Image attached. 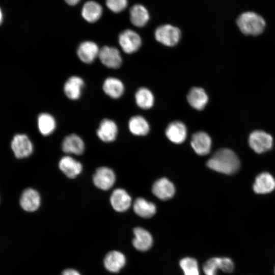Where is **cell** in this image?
I'll list each match as a JSON object with an SVG mask.
<instances>
[{
    "mask_svg": "<svg viewBox=\"0 0 275 275\" xmlns=\"http://www.w3.org/2000/svg\"><path fill=\"white\" fill-rule=\"evenodd\" d=\"M211 170L227 175L235 173L239 169L240 161L232 150L223 148L216 151L206 163Z\"/></svg>",
    "mask_w": 275,
    "mask_h": 275,
    "instance_id": "cell-1",
    "label": "cell"
},
{
    "mask_svg": "<svg viewBox=\"0 0 275 275\" xmlns=\"http://www.w3.org/2000/svg\"><path fill=\"white\" fill-rule=\"evenodd\" d=\"M236 22L241 32L246 35H259L263 32L265 27L263 18L253 12L242 13L238 17Z\"/></svg>",
    "mask_w": 275,
    "mask_h": 275,
    "instance_id": "cell-2",
    "label": "cell"
},
{
    "mask_svg": "<svg viewBox=\"0 0 275 275\" xmlns=\"http://www.w3.org/2000/svg\"><path fill=\"white\" fill-rule=\"evenodd\" d=\"M181 35L179 28L168 24L159 26L154 33L155 38L158 42L170 47L175 46L178 43Z\"/></svg>",
    "mask_w": 275,
    "mask_h": 275,
    "instance_id": "cell-3",
    "label": "cell"
},
{
    "mask_svg": "<svg viewBox=\"0 0 275 275\" xmlns=\"http://www.w3.org/2000/svg\"><path fill=\"white\" fill-rule=\"evenodd\" d=\"M272 141L271 136L262 130L252 132L249 139L251 148L258 153H262L271 149Z\"/></svg>",
    "mask_w": 275,
    "mask_h": 275,
    "instance_id": "cell-4",
    "label": "cell"
},
{
    "mask_svg": "<svg viewBox=\"0 0 275 275\" xmlns=\"http://www.w3.org/2000/svg\"><path fill=\"white\" fill-rule=\"evenodd\" d=\"M119 42L125 53H132L140 48L142 40L140 35L134 31L126 30L120 34Z\"/></svg>",
    "mask_w": 275,
    "mask_h": 275,
    "instance_id": "cell-5",
    "label": "cell"
},
{
    "mask_svg": "<svg viewBox=\"0 0 275 275\" xmlns=\"http://www.w3.org/2000/svg\"><path fill=\"white\" fill-rule=\"evenodd\" d=\"M98 58L104 66L112 69L119 68L122 62L119 50L108 46H104L100 48Z\"/></svg>",
    "mask_w": 275,
    "mask_h": 275,
    "instance_id": "cell-6",
    "label": "cell"
},
{
    "mask_svg": "<svg viewBox=\"0 0 275 275\" xmlns=\"http://www.w3.org/2000/svg\"><path fill=\"white\" fill-rule=\"evenodd\" d=\"M11 146L15 157L17 158L28 157L33 151L32 143L25 134H16L13 137Z\"/></svg>",
    "mask_w": 275,
    "mask_h": 275,
    "instance_id": "cell-7",
    "label": "cell"
},
{
    "mask_svg": "<svg viewBox=\"0 0 275 275\" xmlns=\"http://www.w3.org/2000/svg\"><path fill=\"white\" fill-rule=\"evenodd\" d=\"M115 179L114 171L106 167L97 169L93 177L94 185L102 190H108L111 188L115 183Z\"/></svg>",
    "mask_w": 275,
    "mask_h": 275,
    "instance_id": "cell-8",
    "label": "cell"
},
{
    "mask_svg": "<svg viewBox=\"0 0 275 275\" xmlns=\"http://www.w3.org/2000/svg\"><path fill=\"white\" fill-rule=\"evenodd\" d=\"M190 144L196 153L200 155H205L210 151L211 139L207 133L199 131L192 135Z\"/></svg>",
    "mask_w": 275,
    "mask_h": 275,
    "instance_id": "cell-9",
    "label": "cell"
},
{
    "mask_svg": "<svg viewBox=\"0 0 275 275\" xmlns=\"http://www.w3.org/2000/svg\"><path fill=\"white\" fill-rule=\"evenodd\" d=\"M152 191L158 199L167 200L173 197L175 193V188L174 184L168 179L161 178L154 183Z\"/></svg>",
    "mask_w": 275,
    "mask_h": 275,
    "instance_id": "cell-10",
    "label": "cell"
},
{
    "mask_svg": "<svg viewBox=\"0 0 275 275\" xmlns=\"http://www.w3.org/2000/svg\"><path fill=\"white\" fill-rule=\"evenodd\" d=\"M100 48L94 42L84 41L78 47L77 53L79 59L85 63H92L98 57Z\"/></svg>",
    "mask_w": 275,
    "mask_h": 275,
    "instance_id": "cell-11",
    "label": "cell"
},
{
    "mask_svg": "<svg viewBox=\"0 0 275 275\" xmlns=\"http://www.w3.org/2000/svg\"><path fill=\"white\" fill-rule=\"evenodd\" d=\"M165 133L168 139L172 142L181 144L186 138L187 128L183 122L175 121L168 125Z\"/></svg>",
    "mask_w": 275,
    "mask_h": 275,
    "instance_id": "cell-12",
    "label": "cell"
},
{
    "mask_svg": "<svg viewBox=\"0 0 275 275\" xmlns=\"http://www.w3.org/2000/svg\"><path fill=\"white\" fill-rule=\"evenodd\" d=\"M110 202L114 210L118 212H123L130 206L131 198L124 189L117 188L113 191Z\"/></svg>",
    "mask_w": 275,
    "mask_h": 275,
    "instance_id": "cell-13",
    "label": "cell"
},
{
    "mask_svg": "<svg viewBox=\"0 0 275 275\" xmlns=\"http://www.w3.org/2000/svg\"><path fill=\"white\" fill-rule=\"evenodd\" d=\"M20 204L22 208L26 211H36L40 205L39 193L33 188L25 189L21 195Z\"/></svg>",
    "mask_w": 275,
    "mask_h": 275,
    "instance_id": "cell-14",
    "label": "cell"
},
{
    "mask_svg": "<svg viewBox=\"0 0 275 275\" xmlns=\"http://www.w3.org/2000/svg\"><path fill=\"white\" fill-rule=\"evenodd\" d=\"M126 263L124 255L117 251H112L106 254L103 260L105 268L113 273L119 272Z\"/></svg>",
    "mask_w": 275,
    "mask_h": 275,
    "instance_id": "cell-15",
    "label": "cell"
},
{
    "mask_svg": "<svg viewBox=\"0 0 275 275\" xmlns=\"http://www.w3.org/2000/svg\"><path fill=\"white\" fill-rule=\"evenodd\" d=\"M134 237L132 240L133 246L138 251L145 252L150 249L153 243L151 234L141 227H136L133 229Z\"/></svg>",
    "mask_w": 275,
    "mask_h": 275,
    "instance_id": "cell-16",
    "label": "cell"
},
{
    "mask_svg": "<svg viewBox=\"0 0 275 275\" xmlns=\"http://www.w3.org/2000/svg\"><path fill=\"white\" fill-rule=\"evenodd\" d=\"M118 127L114 121L105 119L101 121L97 130L98 138L104 142L114 141L117 137Z\"/></svg>",
    "mask_w": 275,
    "mask_h": 275,
    "instance_id": "cell-17",
    "label": "cell"
},
{
    "mask_svg": "<svg viewBox=\"0 0 275 275\" xmlns=\"http://www.w3.org/2000/svg\"><path fill=\"white\" fill-rule=\"evenodd\" d=\"M187 100L193 108L201 111L206 105L208 101V96L203 88L193 87L187 94Z\"/></svg>",
    "mask_w": 275,
    "mask_h": 275,
    "instance_id": "cell-18",
    "label": "cell"
},
{
    "mask_svg": "<svg viewBox=\"0 0 275 275\" xmlns=\"http://www.w3.org/2000/svg\"><path fill=\"white\" fill-rule=\"evenodd\" d=\"M275 188V180L268 173L264 172L258 175L253 184L254 191L257 194H264Z\"/></svg>",
    "mask_w": 275,
    "mask_h": 275,
    "instance_id": "cell-19",
    "label": "cell"
},
{
    "mask_svg": "<svg viewBox=\"0 0 275 275\" xmlns=\"http://www.w3.org/2000/svg\"><path fill=\"white\" fill-rule=\"evenodd\" d=\"M60 170L68 178H74L82 171L81 164L70 156L63 157L59 161Z\"/></svg>",
    "mask_w": 275,
    "mask_h": 275,
    "instance_id": "cell-20",
    "label": "cell"
},
{
    "mask_svg": "<svg viewBox=\"0 0 275 275\" xmlns=\"http://www.w3.org/2000/svg\"><path fill=\"white\" fill-rule=\"evenodd\" d=\"M84 86V82L81 77L77 76H71L64 85L65 94L68 98L77 100L81 96Z\"/></svg>",
    "mask_w": 275,
    "mask_h": 275,
    "instance_id": "cell-21",
    "label": "cell"
},
{
    "mask_svg": "<svg viewBox=\"0 0 275 275\" xmlns=\"http://www.w3.org/2000/svg\"><path fill=\"white\" fill-rule=\"evenodd\" d=\"M62 148L65 153L80 155L84 151L85 144L79 136L71 134L65 138L62 142Z\"/></svg>",
    "mask_w": 275,
    "mask_h": 275,
    "instance_id": "cell-22",
    "label": "cell"
},
{
    "mask_svg": "<svg viewBox=\"0 0 275 275\" xmlns=\"http://www.w3.org/2000/svg\"><path fill=\"white\" fill-rule=\"evenodd\" d=\"M104 93L112 98H118L124 93V86L118 78L109 77L106 78L102 86Z\"/></svg>",
    "mask_w": 275,
    "mask_h": 275,
    "instance_id": "cell-23",
    "label": "cell"
},
{
    "mask_svg": "<svg viewBox=\"0 0 275 275\" xmlns=\"http://www.w3.org/2000/svg\"><path fill=\"white\" fill-rule=\"evenodd\" d=\"M130 19L134 25L143 27L147 24L149 19V13L144 6L134 5L130 9Z\"/></svg>",
    "mask_w": 275,
    "mask_h": 275,
    "instance_id": "cell-24",
    "label": "cell"
},
{
    "mask_svg": "<svg viewBox=\"0 0 275 275\" xmlns=\"http://www.w3.org/2000/svg\"><path fill=\"white\" fill-rule=\"evenodd\" d=\"M133 210L139 216L143 218H150L156 212L155 205L143 198H138L133 205Z\"/></svg>",
    "mask_w": 275,
    "mask_h": 275,
    "instance_id": "cell-25",
    "label": "cell"
},
{
    "mask_svg": "<svg viewBox=\"0 0 275 275\" xmlns=\"http://www.w3.org/2000/svg\"><path fill=\"white\" fill-rule=\"evenodd\" d=\"M130 131L135 135H146L149 131L150 126L147 120L141 116L132 117L128 122Z\"/></svg>",
    "mask_w": 275,
    "mask_h": 275,
    "instance_id": "cell-26",
    "label": "cell"
},
{
    "mask_svg": "<svg viewBox=\"0 0 275 275\" xmlns=\"http://www.w3.org/2000/svg\"><path fill=\"white\" fill-rule=\"evenodd\" d=\"M101 6L95 2H87L82 9V16L89 22H94L98 20L102 14Z\"/></svg>",
    "mask_w": 275,
    "mask_h": 275,
    "instance_id": "cell-27",
    "label": "cell"
},
{
    "mask_svg": "<svg viewBox=\"0 0 275 275\" xmlns=\"http://www.w3.org/2000/svg\"><path fill=\"white\" fill-rule=\"evenodd\" d=\"M135 99L138 106L142 109L150 108L154 104V96L151 91L146 88L139 89L135 93Z\"/></svg>",
    "mask_w": 275,
    "mask_h": 275,
    "instance_id": "cell-28",
    "label": "cell"
},
{
    "mask_svg": "<svg viewBox=\"0 0 275 275\" xmlns=\"http://www.w3.org/2000/svg\"><path fill=\"white\" fill-rule=\"evenodd\" d=\"M56 123L53 117L47 113H42L38 118V126L40 132L44 136L51 134L56 128Z\"/></svg>",
    "mask_w": 275,
    "mask_h": 275,
    "instance_id": "cell-29",
    "label": "cell"
},
{
    "mask_svg": "<svg viewBox=\"0 0 275 275\" xmlns=\"http://www.w3.org/2000/svg\"><path fill=\"white\" fill-rule=\"evenodd\" d=\"M180 266L184 275H199V269L197 260L191 257H185L180 261Z\"/></svg>",
    "mask_w": 275,
    "mask_h": 275,
    "instance_id": "cell-30",
    "label": "cell"
},
{
    "mask_svg": "<svg viewBox=\"0 0 275 275\" xmlns=\"http://www.w3.org/2000/svg\"><path fill=\"white\" fill-rule=\"evenodd\" d=\"M218 269L221 270V257L211 258L206 261L203 266V270L205 275H216Z\"/></svg>",
    "mask_w": 275,
    "mask_h": 275,
    "instance_id": "cell-31",
    "label": "cell"
},
{
    "mask_svg": "<svg viewBox=\"0 0 275 275\" xmlns=\"http://www.w3.org/2000/svg\"><path fill=\"white\" fill-rule=\"evenodd\" d=\"M127 4V0H106L107 7L115 13L123 11L126 8Z\"/></svg>",
    "mask_w": 275,
    "mask_h": 275,
    "instance_id": "cell-32",
    "label": "cell"
},
{
    "mask_svg": "<svg viewBox=\"0 0 275 275\" xmlns=\"http://www.w3.org/2000/svg\"><path fill=\"white\" fill-rule=\"evenodd\" d=\"M221 270L224 272H232L234 268L233 261L228 257H221Z\"/></svg>",
    "mask_w": 275,
    "mask_h": 275,
    "instance_id": "cell-33",
    "label": "cell"
},
{
    "mask_svg": "<svg viewBox=\"0 0 275 275\" xmlns=\"http://www.w3.org/2000/svg\"><path fill=\"white\" fill-rule=\"evenodd\" d=\"M61 275H81V274L75 269L67 268L62 271Z\"/></svg>",
    "mask_w": 275,
    "mask_h": 275,
    "instance_id": "cell-34",
    "label": "cell"
},
{
    "mask_svg": "<svg viewBox=\"0 0 275 275\" xmlns=\"http://www.w3.org/2000/svg\"><path fill=\"white\" fill-rule=\"evenodd\" d=\"M69 5H74L79 2L80 0H65Z\"/></svg>",
    "mask_w": 275,
    "mask_h": 275,
    "instance_id": "cell-35",
    "label": "cell"
},
{
    "mask_svg": "<svg viewBox=\"0 0 275 275\" xmlns=\"http://www.w3.org/2000/svg\"><path fill=\"white\" fill-rule=\"evenodd\" d=\"M274 274H275V268H274Z\"/></svg>",
    "mask_w": 275,
    "mask_h": 275,
    "instance_id": "cell-36",
    "label": "cell"
}]
</instances>
